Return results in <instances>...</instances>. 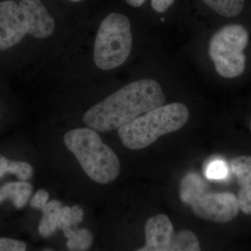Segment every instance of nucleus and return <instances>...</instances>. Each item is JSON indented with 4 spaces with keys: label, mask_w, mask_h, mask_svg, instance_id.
I'll list each match as a JSON object with an SVG mask.
<instances>
[{
    "label": "nucleus",
    "mask_w": 251,
    "mask_h": 251,
    "mask_svg": "<svg viewBox=\"0 0 251 251\" xmlns=\"http://www.w3.org/2000/svg\"><path fill=\"white\" fill-rule=\"evenodd\" d=\"M71 217L72 226H75L82 222L84 217V210L79 205H74L71 208Z\"/></svg>",
    "instance_id": "21"
},
{
    "label": "nucleus",
    "mask_w": 251,
    "mask_h": 251,
    "mask_svg": "<svg viewBox=\"0 0 251 251\" xmlns=\"http://www.w3.org/2000/svg\"><path fill=\"white\" fill-rule=\"evenodd\" d=\"M201 245L192 231L183 229L173 236L170 251H199Z\"/></svg>",
    "instance_id": "14"
},
{
    "label": "nucleus",
    "mask_w": 251,
    "mask_h": 251,
    "mask_svg": "<svg viewBox=\"0 0 251 251\" xmlns=\"http://www.w3.org/2000/svg\"><path fill=\"white\" fill-rule=\"evenodd\" d=\"M11 173L21 181H27L32 177L34 169L29 163L24 161H11L0 154V179Z\"/></svg>",
    "instance_id": "11"
},
{
    "label": "nucleus",
    "mask_w": 251,
    "mask_h": 251,
    "mask_svg": "<svg viewBox=\"0 0 251 251\" xmlns=\"http://www.w3.org/2000/svg\"><path fill=\"white\" fill-rule=\"evenodd\" d=\"M44 213L40 222H39L38 231L41 237L49 238L53 235L58 228V216L59 211L44 209Z\"/></svg>",
    "instance_id": "15"
},
{
    "label": "nucleus",
    "mask_w": 251,
    "mask_h": 251,
    "mask_svg": "<svg viewBox=\"0 0 251 251\" xmlns=\"http://www.w3.org/2000/svg\"><path fill=\"white\" fill-rule=\"evenodd\" d=\"M249 41L247 29L240 25H229L211 37L209 54L216 72L225 78L240 76L247 67L244 50Z\"/></svg>",
    "instance_id": "6"
},
{
    "label": "nucleus",
    "mask_w": 251,
    "mask_h": 251,
    "mask_svg": "<svg viewBox=\"0 0 251 251\" xmlns=\"http://www.w3.org/2000/svg\"><path fill=\"white\" fill-rule=\"evenodd\" d=\"M64 235L68 239L67 247L69 251H87L93 243V236L87 229L73 230L70 227L64 231Z\"/></svg>",
    "instance_id": "12"
},
{
    "label": "nucleus",
    "mask_w": 251,
    "mask_h": 251,
    "mask_svg": "<svg viewBox=\"0 0 251 251\" xmlns=\"http://www.w3.org/2000/svg\"><path fill=\"white\" fill-rule=\"evenodd\" d=\"M49 199V193L44 189L39 190L31 200V206L34 209H42L47 204Z\"/></svg>",
    "instance_id": "19"
},
{
    "label": "nucleus",
    "mask_w": 251,
    "mask_h": 251,
    "mask_svg": "<svg viewBox=\"0 0 251 251\" xmlns=\"http://www.w3.org/2000/svg\"><path fill=\"white\" fill-rule=\"evenodd\" d=\"M228 175V166L223 160L211 161L206 167L205 176L209 180H223Z\"/></svg>",
    "instance_id": "16"
},
{
    "label": "nucleus",
    "mask_w": 251,
    "mask_h": 251,
    "mask_svg": "<svg viewBox=\"0 0 251 251\" xmlns=\"http://www.w3.org/2000/svg\"><path fill=\"white\" fill-rule=\"evenodd\" d=\"M213 11L226 18H233L242 13L245 0H202Z\"/></svg>",
    "instance_id": "13"
},
{
    "label": "nucleus",
    "mask_w": 251,
    "mask_h": 251,
    "mask_svg": "<svg viewBox=\"0 0 251 251\" xmlns=\"http://www.w3.org/2000/svg\"><path fill=\"white\" fill-rule=\"evenodd\" d=\"M55 24L41 0L0 2V50L21 42L26 34L45 39L53 33Z\"/></svg>",
    "instance_id": "2"
},
{
    "label": "nucleus",
    "mask_w": 251,
    "mask_h": 251,
    "mask_svg": "<svg viewBox=\"0 0 251 251\" xmlns=\"http://www.w3.org/2000/svg\"><path fill=\"white\" fill-rule=\"evenodd\" d=\"M69 1H74V2H76V1H82V0H69Z\"/></svg>",
    "instance_id": "23"
},
{
    "label": "nucleus",
    "mask_w": 251,
    "mask_h": 251,
    "mask_svg": "<svg viewBox=\"0 0 251 251\" xmlns=\"http://www.w3.org/2000/svg\"><path fill=\"white\" fill-rule=\"evenodd\" d=\"M145 245L139 251H170L174 227L166 214L152 216L145 226Z\"/></svg>",
    "instance_id": "8"
},
{
    "label": "nucleus",
    "mask_w": 251,
    "mask_h": 251,
    "mask_svg": "<svg viewBox=\"0 0 251 251\" xmlns=\"http://www.w3.org/2000/svg\"><path fill=\"white\" fill-rule=\"evenodd\" d=\"M72 217H71V208L69 206L62 207L58 216V228L63 232L66 229L72 227Z\"/></svg>",
    "instance_id": "18"
},
{
    "label": "nucleus",
    "mask_w": 251,
    "mask_h": 251,
    "mask_svg": "<svg viewBox=\"0 0 251 251\" xmlns=\"http://www.w3.org/2000/svg\"><path fill=\"white\" fill-rule=\"evenodd\" d=\"M146 0H126V2L132 7H140Z\"/></svg>",
    "instance_id": "22"
},
{
    "label": "nucleus",
    "mask_w": 251,
    "mask_h": 251,
    "mask_svg": "<svg viewBox=\"0 0 251 251\" xmlns=\"http://www.w3.org/2000/svg\"><path fill=\"white\" fill-rule=\"evenodd\" d=\"M230 168L240 186L237 196L240 210L247 215H251V156L232 158Z\"/></svg>",
    "instance_id": "9"
},
{
    "label": "nucleus",
    "mask_w": 251,
    "mask_h": 251,
    "mask_svg": "<svg viewBox=\"0 0 251 251\" xmlns=\"http://www.w3.org/2000/svg\"><path fill=\"white\" fill-rule=\"evenodd\" d=\"M204 190L202 188L184 202L191 206L195 215L218 224H226L237 217L240 208L233 193H206Z\"/></svg>",
    "instance_id": "7"
},
{
    "label": "nucleus",
    "mask_w": 251,
    "mask_h": 251,
    "mask_svg": "<svg viewBox=\"0 0 251 251\" xmlns=\"http://www.w3.org/2000/svg\"><path fill=\"white\" fill-rule=\"evenodd\" d=\"M32 191V186L26 181L7 183L0 188V204L8 199L15 207L22 209L27 204Z\"/></svg>",
    "instance_id": "10"
},
{
    "label": "nucleus",
    "mask_w": 251,
    "mask_h": 251,
    "mask_svg": "<svg viewBox=\"0 0 251 251\" xmlns=\"http://www.w3.org/2000/svg\"><path fill=\"white\" fill-rule=\"evenodd\" d=\"M131 27L128 18L111 13L99 27L94 44V60L102 70L120 67L129 57L132 49Z\"/></svg>",
    "instance_id": "5"
},
{
    "label": "nucleus",
    "mask_w": 251,
    "mask_h": 251,
    "mask_svg": "<svg viewBox=\"0 0 251 251\" xmlns=\"http://www.w3.org/2000/svg\"><path fill=\"white\" fill-rule=\"evenodd\" d=\"M64 141L92 181L107 184L118 177L121 171L120 160L95 130L88 127L69 130Z\"/></svg>",
    "instance_id": "3"
},
{
    "label": "nucleus",
    "mask_w": 251,
    "mask_h": 251,
    "mask_svg": "<svg viewBox=\"0 0 251 251\" xmlns=\"http://www.w3.org/2000/svg\"><path fill=\"white\" fill-rule=\"evenodd\" d=\"M250 129H251V125H250Z\"/></svg>",
    "instance_id": "24"
},
{
    "label": "nucleus",
    "mask_w": 251,
    "mask_h": 251,
    "mask_svg": "<svg viewBox=\"0 0 251 251\" xmlns=\"http://www.w3.org/2000/svg\"><path fill=\"white\" fill-rule=\"evenodd\" d=\"M174 1L175 0H151V4L156 12L163 13L171 7Z\"/></svg>",
    "instance_id": "20"
},
{
    "label": "nucleus",
    "mask_w": 251,
    "mask_h": 251,
    "mask_svg": "<svg viewBox=\"0 0 251 251\" xmlns=\"http://www.w3.org/2000/svg\"><path fill=\"white\" fill-rule=\"evenodd\" d=\"M188 119L189 111L184 104L163 105L120 127L118 135L125 148L142 150L160 137L179 130L187 123Z\"/></svg>",
    "instance_id": "4"
},
{
    "label": "nucleus",
    "mask_w": 251,
    "mask_h": 251,
    "mask_svg": "<svg viewBox=\"0 0 251 251\" xmlns=\"http://www.w3.org/2000/svg\"><path fill=\"white\" fill-rule=\"evenodd\" d=\"M166 95L152 79L130 82L89 109L83 121L100 133L119 129L143 114L164 104Z\"/></svg>",
    "instance_id": "1"
},
{
    "label": "nucleus",
    "mask_w": 251,
    "mask_h": 251,
    "mask_svg": "<svg viewBox=\"0 0 251 251\" xmlns=\"http://www.w3.org/2000/svg\"><path fill=\"white\" fill-rule=\"evenodd\" d=\"M27 249L25 243L10 238H0V251H25Z\"/></svg>",
    "instance_id": "17"
}]
</instances>
